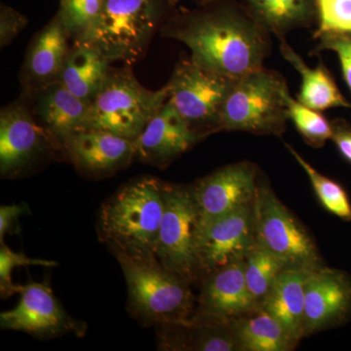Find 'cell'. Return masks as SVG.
Returning a JSON list of instances; mask_svg holds the SVG:
<instances>
[{
    "label": "cell",
    "instance_id": "cell-23",
    "mask_svg": "<svg viewBox=\"0 0 351 351\" xmlns=\"http://www.w3.org/2000/svg\"><path fill=\"white\" fill-rule=\"evenodd\" d=\"M110 66L98 51L84 44L73 43L59 82L90 105L100 91Z\"/></svg>",
    "mask_w": 351,
    "mask_h": 351
},
{
    "label": "cell",
    "instance_id": "cell-28",
    "mask_svg": "<svg viewBox=\"0 0 351 351\" xmlns=\"http://www.w3.org/2000/svg\"><path fill=\"white\" fill-rule=\"evenodd\" d=\"M104 0H61L57 16L73 43L82 39L103 7Z\"/></svg>",
    "mask_w": 351,
    "mask_h": 351
},
{
    "label": "cell",
    "instance_id": "cell-21",
    "mask_svg": "<svg viewBox=\"0 0 351 351\" xmlns=\"http://www.w3.org/2000/svg\"><path fill=\"white\" fill-rule=\"evenodd\" d=\"M265 31L283 40L295 29L317 24L315 0H237Z\"/></svg>",
    "mask_w": 351,
    "mask_h": 351
},
{
    "label": "cell",
    "instance_id": "cell-1",
    "mask_svg": "<svg viewBox=\"0 0 351 351\" xmlns=\"http://www.w3.org/2000/svg\"><path fill=\"white\" fill-rule=\"evenodd\" d=\"M159 32L184 44L195 63L233 80L263 68L271 51V34L237 0H212L175 13Z\"/></svg>",
    "mask_w": 351,
    "mask_h": 351
},
{
    "label": "cell",
    "instance_id": "cell-10",
    "mask_svg": "<svg viewBox=\"0 0 351 351\" xmlns=\"http://www.w3.org/2000/svg\"><path fill=\"white\" fill-rule=\"evenodd\" d=\"M59 147L34 117L29 101L19 100L0 112V175L12 179L27 172Z\"/></svg>",
    "mask_w": 351,
    "mask_h": 351
},
{
    "label": "cell",
    "instance_id": "cell-20",
    "mask_svg": "<svg viewBox=\"0 0 351 351\" xmlns=\"http://www.w3.org/2000/svg\"><path fill=\"white\" fill-rule=\"evenodd\" d=\"M309 271L311 270L284 269L260 304L298 341L304 337L306 283Z\"/></svg>",
    "mask_w": 351,
    "mask_h": 351
},
{
    "label": "cell",
    "instance_id": "cell-22",
    "mask_svg": "<svg viewBox=\"0 0 351 351\" xmlns=\"http://www.w3.org/2000/svg\"><path fill=\"white\" fill-rule=\"evenodd\" d=\"M281 54L286 61L292 64L293 68L302 77L301 89L297 100L306 107L324 112L335 108H351V104L339 91L338 85L329 69L322 63L316 68L307 66L292 46L289 45L286 39L280 40Z\"/></svg>",
    "mask_w": 351,
    "mask_h": 351
},
{
    "label": "cell",
    "instance_id": "cell-8",
    "mask_svg": "<svg viewBox=\"0 0 351 351\" xmlns=\"http://www.w3.org/2000/svg\"><path fill=\"white\" fill-rule=\"evenodd\" d=\"M235 82L200 66L191 57L182 58L166 84L168 100L191 129L205 138L221 131V110Z\"/></svg>",
    "mask_w": 351,
    "mask_h": 351
},
{
    "label": "cell",
    "instance_id": "cell-2",
    "mask_svg": "<svg viewBox=\"0 0 351 351\" xmlns=\"http://www.w3.org/2000/svg\"><path fill=\"white\" fill-rule=\"evenodd\" d=\"M164 184L142 177L122 186L101 208L99 233L112 252L132 257L156 258L164 212Z\"/></svg>",
    "mask_w": 351,
    "mask_h": 351
},
{
    "label": "cell",
    "instance_id": "cell-34",
    "mask_svg": "<svg viewBox=\"0 0 351 351\" xmlns=\"http://www.w3.org/2000/svg\"><path fill=\"white\" fill-rule=\"evenodd\" d=\"M332 141L346 161L351 163V124L345 119L332 120Z\"/></svg>",
    "mask_w": 351,
    "mask_h": 351
},
{
    "label": "cell",
    "instance_id": "cell-29",
    "mask_svg": "<svg viewBox=\"0 0 351 351\" xmlns=\"http://www.w3.org/2000/svg\"><path fill=\"white\" fill-rule=\"evenodd\" d=\"M317 29L313 38L325 34H351V0H315Z\"/></svg>",
    "mask_w": 351,
    "mask_h": 351
},
{
    "label": "cell",
    "instance_id": "cell-6",
    "mask_svg": "<svg viewBox=\"0 0 351 351\" xmlns=\"http://www.w3.org/2000/svg\"><path fill=\"white\" fill-rule=\"evenodd\" d=\"M287 89L283 76L265 66L239 78L223 104L221 131L282 135L289 120L284 100Z\"/></svg>",
    "mask_w": 351,
    "mask_h": 351
},
{
    "label": "cell",
    "instance_id": "cell-35",
    "mask_svg": "<svg viewBox=\"0 0 351 351\" xmlns=\"http://www.w3.org/2000/svg\"><path fill=\"white\" fill-rule=\"evenodd\" d=\"M186 1L193 2V3L200 5V4L206 3V2L212 1V0H165L166 3H167L170 7H176L178 4Z\"/></svg>",
    "mask_w": 351,
    "mask_h": 351
},
{
    "label": "cell",
    "instance_id": "cell-31",
    "mask_svg": "<svg viewBox=\"0 0 351 351\" xmlns=\"http://www.w3.org/2000/svg\"><path fill=\"white\" fill-rule=\"evenodd\" d=\"M315 39L318 40L315 52L329 50L336 53L345 82L351 92V34H325Z\"/></svg>",
    "mask_w": 351,
    "mask_h": 351
},
{
    "label": "cell",
    "instance_id": "cell-5",
    "mask_svg": "<svg viewBox=\"0 0 351 351\" xmlns=\"http://www.w3.org/2000/svg\"><path fill=\"white\" fill-rule=\"evenodd\" d=\"M168 88L143 86L130 64L110 66L100 91L88 107L82 130H101L136 141L168 100Z\"/></svg>",
    "mask_w": 351,
    "mask_h": 351
},
{
    "label": "cell",
    "instance_id": "cell-33",
    "mask_svg": "<svg viewBox=\"0 0 351 351\" xmlns=\"http://www.w3.org/2000/svg\"><path fill=\"white\" fill-rule=\"evenodd\" d=\"M27 206L20 204L3 205L0 207V241L3 243L6 234L19 230L20 217L27 213Z\"/></svg>",
    "mask_w": 351,
    "mask_h": 351
},
{
    "label": "cell",
    "instance_id": "cell-24",
    "mask_svg": "<svg viewBox=\"0 0 351 351\" xmlns=\"http://www.w3.org/2000/svg\"><path fill=\"white\" fill-rule=\"evenodd\" d=\"M232 325L239 350L289 351L299 343L261 306L232 321Z\"/></svg>",
    "mask_w": 351,
    "mask_h": 351
},
{
    "label": "cell",
    "instance_id": "cell-17",
    "mask_svg": "<svg viewBox=\"0 0 351 351\" xmlns=\"http://www.w3.org/2000/svg\"><path fill=\"white\" fill-rule=\"evenodd\" d=\"M69 40L71 39L57 15L34 36L20 71L23 96L31 97L59 82L71 50Z\"/></svg>",
    "mask_w": 351,
    "mask_h": 351
},
{
    "label": "cell",
    "instance_id": "cell-14",
    "mask_svg": "<svg viewBox=\"0 0 351 351\" xmlns=\"http://www.w3.org/2000/svg\"><path fill=\"white\" fill-rule=\"evenodd\" d=\"M350 316L351 276L325 267L311 270L306 283L304 337L343 324Z\"/></svg>",
    "mask_w": 351,
    "mask_h": 351
},
{
    "label": "cell",
    "instance_id": "cell-26",
    "mask_svg": "<svg viewBox=\"0 0 351 351\" xmlns=\"http://www.w3.org/2000/svg\"><path fill=\"white\" fill-rule=\"evenodd\" d=\"M300 166L308 177L315 195L322 206L330 213L343 221H351V201L346 189L339 182L321 174L311 163L307 162L294 147L286 145Z\"/></svg>",
    "mask_w": 351,
    "mask_h": 351
},
{
    "label": "cell",
    "instance_id": "cell-4",
    "mask_svg": "<svg viewBox=\"0 0 351 351\" xmlns=\"http://www.w3.org/2000/svg\"><path fill=\"white\" fill-rule=\"evenodd\" d=\"M125 278L129 313L145 326L188 320L193 311L191 283L156 258L112 252Z\"/></svg>",
    "mask_w": 351,
    "mask_h": 351
},
{
    "label": "cell",
    "instance_id": "cell-25",
    "mask_svg": "<svg viewBox=\"0 0 351 351\" xmlns=\"http://www.w3.org/2000/svg\"><path fill=\"white\" fill-rule=\"evenodd\" d=\"M284 269L283 265L272 254L255 242L244 258V274L252 299L258 306Z\"/></svg>",
    "mask_w": 351,
    "mask_h": 351
},
{
    "label": "cell",
    "instance_id": "cell-7",
    "mask_svg": "<svg viewBox=\"0 0 351 351\" xmlns=\"http://www.w3.org/2000/svg\"><path fill=\"white\" fill-rule=\"evenodd\" d=\"M256 241L285 269L323 267L313 237L267 184H258L253 201Z\"/></svg>",
    "mask_w": 351,
    "mask_h": 351
},
{
    "label": "cell",
    "instance_id": "cell-9",
    "mask_svg": "<svg viewBox=\"0 0 351 351\" xmlns=\"http://www.w3.org/2000/svg\"><path fill=\"white\" fill-rule=\"evenodd\" d=\"M198 213L191 188L164 184V212L156 256L166 269L193 283L201 274L196 252Z\"/></svg>",
    "mask_w": 351,
    "mask_h": 351
},
{
    "label": "cell",
    "instance_id": "cell-13",
    "mask_svg": "<svg viewBox=\"0 0 351 351\" xmlns=\"http://www.w3.org/2000/svg\"><path fill=\"white\" fill-rule=\"evenodd\" d=\"M256 242L253 203L201 226L196 252L201 274H209L243 260Z\"/></svg>",
    "mask_w": 351,
    "mask_h": 351
},
{
    "label": "cell",
    "instance_id": "cell-32",
    "mask_svg": "<svg viewBox=\"0 0 351 351\" xmlns=\"http://www.w3.org/2000/svg\"><path fill=\"white\" fill-rule=\"evenodd\" d=\"M27 18L11 7L1 5L0 10V47L3 49L27 27Z\"/></svg>",
    "mask_w": 351,
    "mask_h": 351
},
{
    "label": "cell",
    "instance_id": "cell-19",
    "mask_svg": "<svg viewBox=\"0 0 351 351\" xmlns=\"http://www.w3.org/2000/svg\"><path fill=\"white\" fill-rule=\"evenodd\" d=\"M25 98L29 101L34 117L55 141L60 151L66 138L82 130L89 105L62 83H53Z\"/></svg>",
    "mask_w": 351,
    "mask_h": 351
},
{
    "label": "cell",
    "instance_id": "cell-27",
    "mask_svg": "<svg viewBox=\"0 0 351 351\" xmlns=\"http://www.w3.org/2000/svg\"><path fill=\"white\" fill-rule=\"evenodd\" d=\"M289 119L292 120L304 141L313 147H321L332 140V122L321 112L306 107L291 96L289 89L284 94Z\"/></svg>",
    "mask_w": 351,
    "mask_h": 351
},
{
    "label": "cell",
    "instance_id": "cell-12",
    "mask_svg": "<svg viewBox=\"0 0 351 351\" xmlns=\"http://www.w3.org/2000/svg\"><path fill=\"white\" fill-rule=\"evenodd\" d=\"M258 186L257 168L248 161L223 166L189 186L197 209L198 228L252 204Z\"/></svg>",
    "mask_w": 351,
    "mask_h": 351
},
{
    "label": "cell",
    "instance_id": "cell-18",
    "mask_svg": "<svg viewBox=\"0 0 351 351\" xmlns=\"http://www.w3.org/2000/svg\"><path fill=\"white\" fill-rule=\"evenodd\" d=\"M206 276L199 298L201 315L232 322L257 308L245 280L244 258Z\"/></svg>",
    "mask_w": 351,
    "mask_h": 351
},
{
    "label": "cell",
    "instance_id": "cell-16",
    "mask_svg": "<svg viewBox=\"0 0 351 351\" xmlns=\"http://www.w3.org/2000/svg\"><path fill=\"white\" fill-rule=\"evenodd\" d=\"M203 138L167 100L135 141V160L163 169Z\"/></svg>",
    "mask_w": 351,
    "mask_h": 351
},
{
    "label": "cell",
    "instance_id": "cell-3",
    "mask_svg": "<svg viewBox=\"0 0 351 351\" xmlns=\"http://www.w3.org/2000/svg\"><path fill=\"white\" fill-rule=\"evenodd\" d=\"M165 0H104L98 17L75 44L90 46L108 60L131 64L144 58L165 22Z\"/></svg>",
    "mask_w": 351,
    "mask_h": 351
},
{
    "label": "cell",
    "instance_id": "cell-30",
    "mask_svg": "<svg viewBox=\"0 0 351 351\" xmlns=\"http://www.w3.org/2000/svg\"><path fill=\"white\" fill-rule=\"evenodd\" d=\"M27 265H41V267H57L55 261L43 260L27 257L23 253L11 250L5 244L0 247V294L2 299L10 298L18 294L20 285L13 283L12 274L14 269Z\"/></svg>",
    "mask_w": 351,
    "mask_h": 351
},
{
    "label": "cell",
    "instance_id": "cell-11",
    "mask_svg": "<svg viewBox=\"0 0 351 351\" xmlns=\"http://www.w3.org/2000/svg\"><path fill=\"white\" fill-rule=\"evenodd\" d=\"M17 306L0 314V327L7 331L27 332L39 339H53L73 334L82 337L86 325L71 317L52 289L44 283L29 282L20 286Z\"/></svg>",
    "mask_w": 351,
    "mask_h": 351
},
{
    "label": "cell",
    "instance_id": "cell-15",
    "mask_svg": "<svg viewBox=\"0 0 351 351\" xmlns=\"http://www.w3.org/2000/svg\"><path fill=\"white\" fill-rule=\"evenodd\" d=\"M61 151L82 174L114 175L135 160V141L101 130L78 131L64 141Z\"/></svg>",
    "mask_w": 351,
    "mask_h": 351
}]
</instances>
